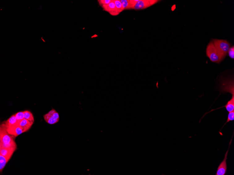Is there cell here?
Returning a JSON list of instances; mask_svg holds the SVG:
<instances>
[{"label": "cell", "mask_w": 234, "mask_h": 175, "mask_svg": "<svg viewBox=\"0 0 234 175\" xmlns=\"http://www.w3.org/2000/svg\"><path fill=\"white\" fill-rule=\"evenodd\" d=\"M23 112H24V119L33 124L34 122H35V119H34L32 113L31 112L28 111H23Z\"/></svg>", "instance_id": "15"}, {"label": "cell", "mask_w": 234, "mask_h": 175, "mask_svg": "<svg viewBox=\"0 0 234 175\" xmlns=\"http://www.w3.org/2000/svg\"><path fill=\"white\" fill-rule=\"evenodd\" d=\"M11 158L0 155V172L2 173L6 164Z\"/></svg>", "instance_id": "14"}, {"label": "cell", "mask_w": 234, "mask_h": 175, "mask_svg": "<svg viewBox=\"0 0 234 175\" xmlns=\"http://www.w3.org/2000/svg\"><path fill=\"white\" fill-rule=\"evenodd\" d=\"M15 137L9 134L7 132L6 126L2 123L0 126V143L8 144L15 142Z\"/></svg>", "instance_id": "2"}, {"label": "cell", "mask_w": 234, "mask_h": 175, "mask_svg": "<svg viewBox=\"0 0 234 175\" xmlns=\"http://www.w3.org/2000/svg\"><path fill=\"white\" fill-rule=\"evenodd\" d=\"M233 136L231 138V140L230 143V145L229 147H228V150L227 152H226L225 156L224 158V160L221 163L219 164V167H218L216 175H225L226 173V172L227 171V156L228 151H229L230 146L231 144V143L232 142V140Z\"/></svg>", "instance_id": "6"}, {"label": "cell", "mask_w": 234, "mask_h": 175, "mask_svg": "<svg viewBox=\"0 0 234 175\" xmlns=\"http://www.w3.org/2000/svg\"><path fill=\"white\" fill-rule=\"evenodd\" d=\"M15 116L17 120L18 124L21 121L24 119V112L23 111L18 112L15 114Z\"/></svg>", "instance_id": "18"}, {"label": "cell", "mask_w": 234, "mask_h": 175, "mask_svg": "<svg viewBox=\"0 0 234 175\" xmlns=\"http://www.w3.org/2000/svg\"><path fill=\"white\" fill-rule=\"evenodd\" d=\"M114 2L117 10L120 14V13L124 10L121 2L120 0H114Z\"/></svg>", "instance_id": "16"}, {"label": "cell", "mask_w": 234, "mask_h": 175, "mask_svg": "<svg viewBox=\"0 0 234 175\" xmlns=\"http://www.w3.org/2000/svg\"><path fill=\"white\" fill-rule=\"evenodd\" d=\"M104 11L108 12L113 16H116L119 14L118 12L114 2V0H112L108 4L104 5L101 6Z\"/></svg>", "instance_id": "7"}, {"label": "cell", "mask_w": 234, "mask_h": 175, "mask_svg": "<svg viewBox=\"0 0 234 175\" xmlns=\"http://www.w3.org/2000/svg\"><path fill=\"white\" fill-rule=\"evenodd\" d=\"M206 56L212 62L219 63V58L216 48L212 41L207 45L206 50Z\"/></svg>", "instance_id": "3"}, {"label": "cell", "mask_w": 234, "mask_h": 175, "mask_svg": "<svg viewBox=\"0 0 234 175\" xmlns=\"http://www.w3.org/2000/svg\"><path fill=\"white\" fill-rule=\"evenodd\" d=\"M112 0H98V1L99 4L101 6L104 5H106L109 4Z\"/></svg>", "instance_id": "20"}, {"label": "cell", "mask_w": 234, "mask_h": 175, "mask_svg": "<svg viewBox=\"0 0 234 175\" xmlns=\"http://www.w3.org/2000/svg\"><path fill=\"white\" fill-rule=\"evenodd\" d=\"M45 120L50 124H54L57 123L59 121V115L54 108H52L48 113L44 116Z\"/></svg>", "instance_id": "4"}, {"label": "cell", "mask_w": 234, "mask_h": 175, "mask_svg": "<svg viewBox=\"0 0 234 175\" xmlns=\"http://www.w3.org/2000/svg\"><path fill=\"white\" fill-rule=\"evenodd\" d=\"M158 0H139L134 8L135 10L146 9L158 2Z\"/></svg>", "instance_id": "5"}, {"label": "cell", "mask_w": 234, "mask_h": 175, "mask_svg": "<svg viewBox=\"0 0 234 175\" xmlns=\"http://www.w3.org/2000/svg\"><path fill=\"white\" fill-rule=\"evenodd\" d=\"M228 55L230 58L232 59H234V47L233 46L232 47L230 48L229 50L228 51Z\"/></svg>", "instance_id": "21"}, {"label": "cell", "mask_w": 234, "mask_h": 175, "mask_svg": "<svg viewBox=\"0 0 234 175\" xmlns=\"http://www.w3.org/2000/svg\"><path fill=\"white\" fill-rule=\"evenodd\" d=\"M139 0H120L124 10H133Z\"/></svg>", "instance_id": "9"}, {"label": "cell", "mask_w": 234, "mask_h": 175, "mask_svg": "<svg viewBox=\"0 0 234 175\" xmlns=\"http://www.w3.org/2000/svg\"><path fill=\"white\" fill-rule=\"evenodd\" d=\"M7 130L9 134L15 137L23 133L22 129L18 124L15 126L7 128Z\"/></svg>", "instance_id": "8"}, {"label": "cell", "mask_w": 234, "mask_h": 175, "mask_svg": "<svg viewBox=\"0 0 234 175\" xmlns=\"http://www.w3.org/2000/svg\"><path fill=\"white\" fill-rule=\"evenodd\" d=\"M0 148L9 149L17 148L16 143L15 142L5 144L0 143Z\"/></svg>", "instance_id": "17"}, {"label": "cell", "mask_w": 234, "mask_h": 175, "mask_svg": "<svg viewBox=\"0 0 234 175\" xmlns=\"http://www.w3.org/2000/svg\"><path fill=\"white\" fill-rule=\"evenodd\" d=\"M234 120V110L232 112H229V113H228V115L227 121V122H226V123L224 125V126H223V127H224L226 124L228 123L229 122L231 121H233Z\"/></svg>", "instance_id": "19"}, {"label": "cell", "mask_w": 234, "mask_h": 175, "mask_svg": "<svg viewBox=\"0 0 234 175\" xmlns=\"http://www.w3.org/2000/svg\"><path fill=\"white\" fill-rule=\"evenodd\" d=\"M33 124L25 119H23L18 123V124L22 129L23 133L29 130Z\"/></svg>", "instance_id": "10"}, {"label": "cell", "mask_w": 234, "mask_h": 175, "mask_svg": "<svg viewBox=\"0 0 234 175\" xmlns=\"http://www.w3.org/2000/svg\"><path fill=\"white\" fill-rule=\"evenodd\" d=\"M216 48L219 58V63L227 56L230 45L227 41L213 39L212 41Z\"/></svg>", "instance_id": "1"}, {"label": "cell", "mask_w": 234, "mask_h": 175, "mask_svg": "<svg viewBox=\"0 0 234 175\" xmlns=\"http://www.w3.org/2000/svg\"><path fill=\"white\" fill-rule=\"evenodd\" d=\"M223 108H225L228 112H231L234 110V95H232V98L228 102L227 104L225 106L213 110H212L210 112Z\"/></svg>", "instance_id": "13"}, {"label": "cell", "mask_w": 234, "mask_h": 175, "mask_svg": "<svg viewBox=\"0 0 234 175\" xmlns=\"http://www.w3.org/2000/svg\"><path fill=\"white\" fill-rule=\"evenodd\" d=\"M17 148L6 149L0 148V155L11 158Z\"/></svg>", "instance_id": "11"}, {"label": "cell", "mask_w": 234, "mask_h": 175, "mask_svg": "<svg viewBox=\"0 0 234 175\" xmlns=\"http://www.w3.org/2000/svg\"><path fill=\"white\" fill-rule=\"evenodd\" d=\"M3 123L6 126V128L15 126L18 124V121L16 118L15 114L12 115L7 120L4 122Z\"/></svg>", "instance_id": "12"}]
</instances>
